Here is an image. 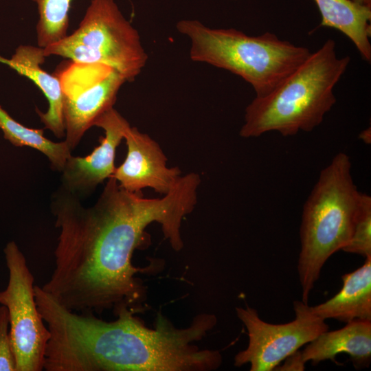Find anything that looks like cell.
<instances>
[{
	"label": "cell",
	"mask_w": 371,
	"mask_h": 371,
	"mask_svg": "<svg viewBox=\"0 0 371 371\" xmlns=\"http://www.w3.org/2000/svg\"><path fill=\"white\" fill-rule=\"evenodd\" d=\"M199 186V179L188 173L163 197L146 199L110 177L89 207L60 186L51 202L59 229L55 267L42 289L78 313L111 310L116 316L124 308L142 311L146 288L135 274L144 269L133 266V254L153 222L161 225L174 250L183 247L182 221L196 205Z\"/></svg>",
	"instance_id": "1"
},
{
	"label": "cell",
	"mask_w": 371,
	"mask_h": 371,
	"mask_svg": "<svg viewBox=\"0 0 371 371\" xmlns=\"http://www.w3.org/2000/svg\"><path fill=\"white\" fill-rule=\"evenodd\" d=\"M40 312L50 333L46 371H212L223 361L219 351L196 344L216 326L212 313L198 314L188 326L178 328L159 313L150 328L127 308L106 322L51 297Z\"/></svg>",
	"instance_id": "2"
},
{
	"label": "cell",
	"mask_w": 371,
	"mask_h": 371,
	"mask_svg": "<svg viewBox=\"0 0 371 371\" xmlns=\"http://www.w3.org/2000/svg\"><path fill=\"white\" fill-rule=\"evenodd\" d=\"M348 56L339 58L328 39L274 90L247 106L240 136L260 137L276 131L284 137L318 126L336 102L333 89L347 69Z\"/></svg>",
	"instance_id": "3"
},
{
	"label": "cell",
	"mask_w": 371,
	"mask_h": 371,
	"mask_svg": "<svg viewBox=\"0 0 371 371\" xmlns=\"http://www.w3.org/2000/svg\"><path fill=\"white\" fill-rule=\"evenodd\" d=\"M176 28L188 38L192 61L240 76L256 97L271 93L311 53L269 32L250 36L234 28H211L196 19L180 20Z\"/></svg>",
	"instance_id": "4"
},
{
	"label": "cell",
	"mask_w": 371,
	"mask_h": 371,
	"mask_svg": "<svg viewBox=\"0 0 371 371\" xmlns=\"http://www.w3.org/2000/svg\"><path fill=\"white\" fill-rule=\"evenodd\" d=\"M350 157L335 155L323 168L305 201L300 229L297 271L302 301L309 295L327 260L349 243L360 193L354 183Z\"/></svg>",
	"instance_id": "5"
},
{
	"label": "cell",
	"mask_w": 371,
	"mask_h": 371,
	"mask_svg": "<svg viewBox=\"0 0 371 371\" xmlns=\"http://www.w3.org/2000/svg\"><path fill=\"white\" fill-rule=\"evenodd\" d=\"M46 57L106 65L132 82L147 63L148 54L138 31L115 0H91L78 27L44 48Z\"/></svg>",
	"instance_id": "6"
},
{
	"label": "cell",
	"mask_w": 371,
	"mask_h": 371,
	"mask_svg": "<svg viewBox=\"0 0 371 371\" xmlns=\"http://www.w3.org/2000/svg\"><path fill=\"white\" fill-rule=\"evenodd\" d=\"M9 278L0 291V304L6 306L16 371H42L50 333L34 297V276L14 241L4 248Z\"/></svg>",
	"instance_id": "7"
},
{
	"label": "cell",
	"mask_w": 371,
	"mask_h": 371,
	"mask_svg": "<svg viewBox=\"0 0 371 371\" xmlns=\"http://www.w3.org/2000/svg\"><path fill=\"white\" fill-rule=\"evenodd\" d=\"M56 75L63 95L65 142L72 150L97 119L113 107L126 80L106 65L71 60Z\"/></svg>",
	"instance_id": "8"
},
{
	"label": "cell",
	"mask_w": 371,
	"mask_h": 371,
	"mask_svg": "<svg viewBox=\"0 0 371 371\" xmlns=\"http://www.w3.org/2000/svg\"><path fill=\"white\" fill-rule=\"evenodd\" d=\"M295 318L288 323L274 324L263 321L256 309L246 305L236 307L237 317L245 326L247 347L234 357V366L250 365L251 371L274 370L300 348L328 330L325 320L313 315L308 304L295 301Z\"/></svg>",
	"instance_id": "9"
},
{
	"label": "cell",
	"mask_w": 371,
	"mask_h": 371,
	"mask_svg": "<svg viewBox=\"0 0 371 371\" xmlns=\"http://www.w3.org/2000/svg\"><path fill=\"white\" fill-rule=\"evenodd\" d=\"M94 126L104 131L100 144L87 156L71 155L60 172V187L80 199L91 195L113 175L116 149L130 124L112 107L97 119Z\"/></svg>",
	"instance_id": "10"
},
{
	"label": "cell",
	"mask_w": 371,
	"mask_h": 371,
	"mask_svg": "<svg viewBox=\"0 0 371 371\" xmlns=\"http://www.w3.org/2000/svg\"><path fill=\"white\" fill-rule=\"evenodd\" d=\"M124 139L126 157L111 177L130 192H141L142 189L150 188L161 194L168 193L182 176L181 169L168 168L167 157L159 144L137 128L128 126Z\"/></svg>",
	"instance_id": "11"
},
{
	"label": "cell",
	"mask_w": 371,
	"mask_h": 371,
	"mask_svg": "<svg viewBox=\"0 0 371 371\" xmlns=\"http://www.w3.org/2000/svg\"><path fill=\"white\" fill-rule=\"evenodd\" d=\"M46 58L44 48L25 45H19L10 59L0 56V63L27 77L40 89L49 106L45 113L36 109L37 114L45 128L61 139L65 137L61 86L56 74H50L41 67Z\"/></svg>",
	"instance_id": "12"
},
{
	"label": "cell",
	"mask_w": 371,
	"mask_h": 371,
	"mask_svg": "<svg viewBox=\"0 0 371 371\" xmlns=\"http://www.w3.org/2000/svg\"><path fill=\"white\" fill-rule=\"evenodd\" d=\"M340 353L348 355L356 369L368 368L371 361V321L353 320L338 330L322 333L307 344L300 356L313 365L332 360Z\"/></svg>",
	"instance_id": "13"
},
{
	"label": "cell",
	"mask_w": 371,
	"mask_h": 371,
	"mask_svg": "<svg viewBox=\"0 0 371 371\" xmlns=\"http://www.w3.org/2000/svg\"><path fill=\"white\" fill-rule=\"evenodd\" d=\"M340 291L328 300L308 311L325 320L334 319L348 323L353 320L371 321V257L352 272L341 276Z\"/></svg>",
	"instance_id": "14"
},
{
	"label": "cell",
	"mask_w": 371,
	"mask_h": 371,
	"mask_svg": "<svg viewBox=\"0 0 371 371\" xmlns=\"http://www.w3.org/2000/svg\"><path fill=\"white\" fill-rule=\"evenodd\" d=\"M322 16L319 27L335 29L355 45L361 56L371 61V7L352 0H313Z\"/></svg>",
	"instance_id": "15"
},
{
	"label": "cell",
	"mask_w": 371,
	"mask_h": 371,
	"mask_svg": "<svg viewBox=\"0 0 371 371\" xmlns=\"http://www.w3.org/2000/svg\"><path fill=\"white\" fill-rule=\"evenodd\" d=\"M0 129L3 137L17 147H30L38 150L49 159L52 168L61 172L71 150L65 142H55L44 136L43 129L28 128L12 118L0 106Z\"/></svg>",
	"instance_id": "16"
},
{
	"label": "cell",
	"mask_w": 371,
	"mask_h": 371,
	"mask_svg": "<svg viewBox=\"0 0 371 371\" xmlns=\"http://www.w3.org/2000/svg\"><path fill=\"white\" fill-rule=\"evenodd\" d=\"M36 5L38 19L36 25L37 45L45 47L67 35L69 12L72 0H32Z\"/></svg>",
	"instance_id": "17"
},
{
	"label": "cell",
	"mask_w": 371,
	"mask_h": 371,
	"mask_svg": "<svg viewBox=\"0 0 371 371\" xmlns=\"http://www.w3.org/2000/svg\"><path fill=\"white\" fill-rule=\"evenodd\" d=\"M342 250L371 257V197L366 193H360L351 238Z\"/></svg>",
	"instance_id": "18"
},
{
	"label": "cell",
	"mask_w": 371,
	"mask_h": 371,
	"mask_svg": "<svg viewBox=\"0 0 371 371\" xmlns=\"http://www.w3.org/2000/svg\"><path fill=\"white\" fill-rule=\"evenodd\" d=\"M0 371H16L8 312L3 305L0 306Z\"/></svg>",
	"instance_id": "19"
},
{
	"label": "cell",
	"mask_w": 371,
	"mask_h": 371,
	"mask_svg": "<svg viewBox=\"0 0 371 371\" xmlns=\"http://www.w3.org/2000/svg\"><path fill=\"white\" fill-rule=\"evenodd\" d=\"M359 137L363 140V142H364L366 144H370V141H371V139H370V129L368 128V129H366L364 131H363L360 135H359Z\"/></svg>",
	"instance_id": "20"
},
{
	"label": "cell",
	"mask_w": 371,
	"mask_h": 371,
	"mask_svg": "<svg viewBox=\"0 0 371 371\" xmlns=\"http://www.w3.org/2000/svg\"><path fill=\"white\" fill-rule=\"evenodd\" d=\"M352 1L361 5L371 7V0H352Z\"/></svg>",
	"instance_id": "21"
}]
</instances>
